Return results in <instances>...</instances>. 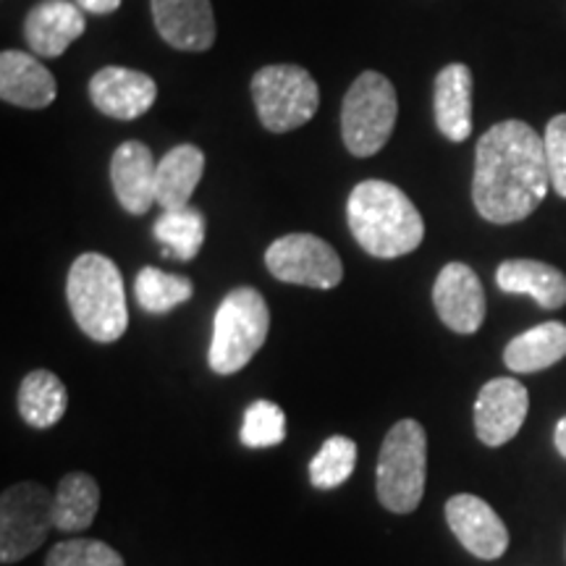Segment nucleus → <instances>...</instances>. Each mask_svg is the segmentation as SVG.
<instances>
[{"label": "nucleus", "instance_id": "obj_25", "mask_svg": "<svg viewBox=\"0 0 566 566\" xmlns=\"http://www.w3.org/2000/svg\"><path fill=\"white\" fill-rule=\"evenodd\" d=\"M134 294L139 307L150 315H166L179 304L189 302L195 294V283L187 275L158 271V268H142L134 279Z\"/></svg>", "mask_w": 566, "mask_h": 566}, {"label": "nucleus", "instance_id": "obj_10", "mask_svg": "<svg viewBox=\"0 0 566 566\" xmlns=\"http://www.w3.org/2000/svg\"><path fill=\"white\" fill-rule=\"evenodd\" d=\"M433 304L446 328L454 334H478L485 321V292L478 273L464 263H449L438 273Z\"/></svg>", "mask_w": 566, "mask_h": 566}, {"label": "nucleus", "instance_id": "obj_9", "mask_svg": "<svg viewBox=\"0 0 566 566\" xmlns=\"http://www.w3.org/2000/svg\"><path fill=\"white\" fill-rule=\"evenodd\" d=\"M265 265L283 283L310 289H336L344 279L338 252L315 233H286L265 252Z\"/></svg>", "mask_w": 566, "mask_h": 566}, {"label": "nucleus", "instance_id": "obj_23", "mask_svg": "<svg viewBox=\"0 0 566 566\" xmlns=\"http://www.w3.org/2000/svg\"><path fill=\"white\" fill-rule=\"evenodd\" d=\"M97 509H101V488H97L95 478L84 475V472H71L55 491V530L82 533L95 522Z\"/></svg>", "mask_w": 566, "mask_h": 566}, {"label": "nucleus", "instance_id": "obj_6", "mask_svg": "<svg viewBox=\"0 0 566 566\" xmlns=\"http://www.w3.org/2000/svg\"><path fill=\"white\" fill-rule=\"evenodd\" d=\"M252 101L268 132L286 134L313 122L321 108V87L307 69L273 63L252 76Z\"/></svg>", "mask_w": 566, "mask_h": 566}, {"label": "nucleus", "instance_id": "obj_27", "mask_svg": "<svg viewBox=\"0 0 566 566\" xmlns=\"http://www.w3.org/2000/svg\"><path fill=\"white\" fill-rule=\"evenodd\" d=\"M242 443L250 449H268L279 446L286 438V415L279 405L268 399H258L247 407L242 420Z\"/></svg>", "mask_w": 566, "mask_h": 566}, {"label": "nucleus", "instance_id": "obj_15", "mask_svg": "<svg viewBox=\"0 0 566 566\" xmlns=\"http://www.w3.org/2000/svg\"><path fill=\"white\" fill-rule=\"evenodd\" d=\"M155 30L176 51L202 53L216 42L210 0H150Z\"/></svg>", "mask_w": 566, "mask_h": 566}, {"label": "nucleus", "instance_id": "obj_2", "mask_svg": "<svg viewBox=\"0 0 566 566\" xmlns=\"http://www.w3.org/2000/svg\"><path fill=\"white\" fill-rule=\"evenodd\" d=\"M346 221L357 244L380 260L415 252L424 239V221L415 202L396 184L380 179H367L352 189Z\"/></svg>", "mask_w": 566, "mask_h": 566}, {"label": "nucleus", "instance_id": "obj_3", "mask_svg": "<svg viewBox=\"0 0 566 566\" xmlns=\"http://www.w3.org/2000/svg\"><path fill=\"white\" fill-rule=\"evenodd\" d=\"M71 315L97 344L118 342L129 328L124 279L116 263L101 252H84L71 265L66 279Z\"/></svg>", "mask_w": 566, "mask_h": 566}, {"label": "nucleus", "instance_id": "obj_13", "mask_svg": "<svg viewBox=\"0 0 566 566\" xmlns=\"http://www.w3.org/2000/svg\"><path fill=\"white\" fill-rule=\"evenodd\" d=\"M90 97L103 116L116 118V122H134L153 108L158 84L142 71L105 66L90 80Z\"/></svg>", "mask_w": 566, "mask_h": 566}, {"label": "nucleus", "instance_id": "obj_30", "mask_svg": "<svg viewBox=\"0 0 566 566\" xmlns=\"http://www.w3.org/2000/svg\"><path fill=\"white\" fill-rule=\"evenodd\" d=\"M82 11L97 13V17H108V13H116L122 9V0H76Z\"/></svg>", "mask_w": 566, "mask_h": 566}, {"label": "nucleus", "instance_id": "obj_17", "mask_svg": "<svg viewBox=\"0 0 566 566\" xmlns=\"http://www.w3.org/2000/svg\"><path fill=\"white\" fill-rule=\"evenodd\" d=\"M59 95L55 76L30 53L3 51L0 55V97L19 108H48Z\"/></svg>", "mask_w": 566, "mask_h": 566}, {"label": "nucleus", "instance_id": "obj_22", "mask_svg": "<svg viewBox=\"0 0 566 566\" xmlns=\"http://www.w3.org/2000/svg\"><path fill=\"white\" fill-rule=\"evenodd\" d=\"M19 415L30 428L45 430L61 422L69 407V391L51 370H32L19 386Z\"/></svg>", "mask_w": 566, "mask_h": 566}, {"label": "nucleus", "instance_id": "obj_5", "mask_svg": "<svg viewBox=\"0 0 566 566\" xmlns=\"http://www.w3.org/2000/svg\"><path fill=\"white\" fill-rule=\"evenodd\" d=\"M428 478V436L417 420H399L380 446L375 485L388 512L412 514L424 495Z\"/></svg>", "mask_w": 566, "mask_h": 566}, {"label": "nucleus", "instance_id": "obj_4", "mask_svg": "<svg viewBox=\"0 0 566 566\" xmlns=\"http://www.w3.org/2000/svg\"><path fill=\"white\" fill-rule=\"evenodd\" d=\"M268 328H271V313L258 289L242 286L226 294L212 321L208 352L210 370L218 375L244 370L254 354L263 349Z\"/></svg>", "mask_w": 566, "mask_h": 566}, {"label": "nucleus", "instance_id": "obj_19", "mask_svg": "<svg viewBox=\"0 0 566 566\" xmlns=\"http://www.w3.org/2000/svg\"><path fill=\"white\" fill-rule=\"evenodd\" d=\"M495 283L506 294H527L543 310L566 304V275L541 260H506L495 271Z\"/></svg>", "mask_w": 566, "mask_h": 566}, {"label": "nucleus", "instance_id": "obj_20", "mask_svg": "<svg viewBox=\"0 0 566 566\" xmlns=\"http://www.w3.org/2000/svg\"><path fill=\"white\" fill-rule=\"evenodd\" d=\"M566 357V325L548 321L514 336L504 349V365L516 375L541 373Z\"/></svg>", "mask_w": 566, "mask_h": 566}, {"label": "nucleus", "instance_id": "obj_8", "mask_svg": "<svg viewBox=\"0 0 566 566\" xmlns=\"http://www.w3.org/2000/svg\"><path fill=\"white\" fill-rule=\"evenodd\" d=\"M55 495L45 485L17 483L0 499V562L17 564L34 554L55 527Z\"/></svg>", "mask_w": 566, "mask_h": 566}, {"label": "nucleus", "instance_id": "obj_11", "mask_svg": "<svg viewBox=\"0 0 566 566\" xmlns=\"http://www.w3.org/2000/svg\"><path fill=\"white\" fill-rule=\"evenodd\" d=\"M530 409L527 388L516 378H493L475 401V433L485 446H504L520 433Z\"/></svg>", "mask_w": 566, "mask_h": 566}, {"label": "nucleus", "instance_id": "obj_16", "mask_svg": "<svg viewBox=\"0 0 566 566\" xmlns=\"http://www.w3.org/2000/svg\"><path fill=\"white\" fill-rule=\"evenodd\" d=\"M84 11L71 0H40L24 21L27 45L42 59H59L84 34Z\"/></svg>", "mask_w": 566, "mask_h": 566}, {"label": "nucleus", "instance_id": "obj_21", "mask_svg": "<svg viewBox=\"0 0 566 566\" xmlns=\"http://www.w3.org/2000/svg\"><path fill=\"white\" fill-rule=\"evenodd\" d=\"M205 174V153L195 145H179L158 163V205L163 210L187 208Z\"/></svg>", "mask_w": 566, "mask_h": 566}, {"label": "nucleus", "instance_id": "obj_28", "mask_svg": "<svg viewBox=\"0 0 566 566\" xmlns=\"http://www.w3.org/2000/svg\"><path fill=\"white\" fill-rule=\"evenodd\" d=\"M45 566H124V558L108 543L74 537L55 543Z\"/></svg>", "mask_w": 566, "mask_h": 566}, {"label": "nucleus", "instance_id": "obj_31", "mask_svg": "<svg viewBox=\"0 0 566 566\" xmlns=\"http://www.w3.org/2000/svg\"><path fill=\"white\" fill-rule=\"evenodd\" d=\"M554 443H556V451L566 459V417H562L556 424V433H554Z\"/></svg>", "mask_w": 566, "mask_h": 566}, {"label": "nucleus", "instance_id": "obj_18", "mask_svg": "<svg viewBox=\"0 0 566 566\" xmlns=\"http://www.w3.org/2000/svg\"><path fill=\"white\" fill-rule=\"evenodd\" d=\"M436 124L449 142H464L472 134V71L464 63H449L438 71L433 92Z\"/></svg>", "mask_w": 566, "mask_h": 566}, {"label": "nucleus", "instance_id": "obj_12", "mask_svg": "<svg viewBox=\"0 0 566 566\" xmlns=\"http://www.w3.org/2000/svg\"><path fill=\"white\" fill-rule=\"evenodd\" d=\"M446 522L457 541L470 551L472 556L493 562L501 558L509 548V530L501 516L493 512L491 504L470 493H459L446 504Z\"/></svg>", "mask_w": 566, "mask_h": 566}, {"label": "nucleus", "instance_id": "obj_29", "mask_svg": "<svg viewBox=\"0 0 566 566\" xmlns=\"http://www.w3.org/2000/svg\"><path fill=\"white\" fill-rule=\"evenodd\" d=\"M543 147H546L551 189H556V195L566 200V113L551 118Z\"/></svg>", "mask_w": 566, "mask_h": 566}, {"label": "nucleus", "instance_id": "obj_26", "mask_svg": "<svg viewBox=\"0 0 566 566\" xmlns=\"http://www.w3.org/2000/svg\"><path fill=\"white\" fill-rule=\"evenodd\" d=\"M357 464V443L346 436H331L310 462V480L321 491L338 488L352 478Z\"/></svg>", "mask_w": 566, "mask_h": 566}, {"label": "nucleus", "instance_id": "obj_7", "mask_svg": "<svg viewBox=\"0 0 566 566\" xmlns=\"http://www.w3.org/2000/svg\"><path fill=\"white\" fill-rule=\"evenodd\" d=\"M396 113H399V103H396L394 84L378 71L359 74L342 105V137L346 150L354 158H370L384 150L394 134Z\"/></svg>", "mask_w": 566, "mask_h": 566}, {"label": "nucleus", "instance_id": "obj_24", "mask_svg": "<svg viewBox=\"0 0 566 566\" xmlns=\"http://www.w3.org/2000/svg\"><path fill=\"white\" fill-rule=\"evenodd\" d=\"M155 239L166 247V258H176L181 263L197 258L205 242V216L197 208L163 210L155 221Z\"/></svg>", "mask_w": 566, "mask_h": 566}, {"label": "nucleus", "instance_id": "obj_1", "mask_svg": "<svg viewBox=\"0 0 566 566\" xmlns=\"http://www.w3.org/2000/svg\"><path fill=\"white\" fill-rule=\"evenodd\" d=\"M551 189L546 147L525 122H501L478 142L472 202L485 221L509 226L533 216Z\"/></svg>", "mask_w": 566, "mask_h": 566}, {"label": "nucleus", "instance_id": "obj_14", "mask_svg": "<svg viewBox=\"0 0 566 566\" xmlns=\"http://www.w3.org/2000/svg\"><path fill=\"white\" fill-rule=\"evenodd\" d=\"M111 181L122 208L132 216H145L158 202V163L150 147L137 139L118 145L111 160Z\"/></svg>", "mask_w": 566, "mask_h": 566}]
</instances>
